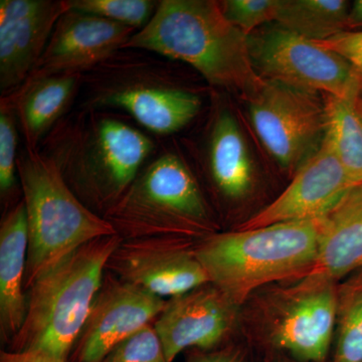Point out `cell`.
I'll use <instances>...</instances> for the list:
<instances>
[{
	"instance_id": "30",
	"label": "cell",
	"mask_w": 362,
	"mask_h": 362,
	"mask_svg": "<svg viewBox=\"0 0 362 362\" xmlns=\"http://www.w3.org/2000/svg\"><path fill=\"white\" fill-rule=\"evenodd\" d=\"M190 362H243L239 352L233 350L213 352V354H202L192 359Z\"/></svg>"
},
{
	"instance_id": "26",
	"label": "cell",
	"mask_w": 362,
	"mask_h": 362,
	"mask_svg": "<svg viewBox=\"0 0 362 362\" xmlns=\"http://www.w3.org/2000/svg\"><path fill=\"white\" fill-rule=\"evenodd\" d=\"M103 362H168L154 325L149 324L119 343Z\"/></svg>"
},
{
	"instance_id": "20",
	"label": "cell",
	"mask_w": 362,
	"mask_h": 362,
	"mask_svg": "<svg viewBox=\"0 0 362 362\" xmlns=\"http://www.w3.org/2000/svg\"><path fill=\"white\" fill-rule=\"evenodd\" d=\"M206 164L216 189L230 199L246 197L252 185V166L237 119L220 109L209 124Z\"/></svg>"
},
{
	"instance_id": "28",
	"label": "cell",
	"mask_w": 362,
	"mask_h": 362,
	"mask_svg": "<svg viewBox=\"0 0 362 362\" xmlns=\"http://www.w3.org/2000/svg\"><path fill=\"white\" fill-rule=\"evenodd\" d=\"M313 42L319 47L342 57L362 78V30L343 32L330 39Z\"/></svg>"
},
{
	"instance_id": "22",
	"label": "cell",
	"mask_w": 362,
	"mask_h": 362,
	"mask_svg": "<svg viewBox=\"0 0 362 362\" xmlns=\"http://www.w3.org/2000/svg\"><path fill=\"white\" fill-rule=\"evenodd\" d=\"M359 93V92H358ZM358 95V94H357ZM323 95L327 128L325 139L354 182H362V118L356 97Z\"/></svg>"
},
{
	"instance_id": "14",
	"label": "cell",
	"mask_w": 362,
	"mask_h": 362,
	"mask_svg": "<svg viewBox=\"0 0 362 362\" xmlns=\"http://www.w3.org/2000/svg\"><path fill=\"white\" fill-rule=\"evenodd\" d=\"M356 185L324 137L320 148L298 169L289 187L238 230L322 218Z\"/></svg>"
},
{
	"instance_id": "23",
	"label": "cell",
	"mask_w": 362,
	"mask_h": 362,
	"mask_svg": "<svg viewBox=\"0 0 362 362\" xmlns=\"http://www.w3.org/2000/svg\"><path fill=\"white\" fill-rule=\"evenodd\" d=\"M337 320L334 362H362V282L338 293Z\"/></svg>"
},
{
	"instance_id": "8",
	"label": "cell",
	"mask_w": 362,
	"mask_h": 362,
	"mask_svg": "<svg viewBox=\"0 0 362 362\" xmlns=\"http://www.w3.org/2000/svg\"><path fill=\"white\" fill-rule=\"evenodd\" d=\"M247 37L252 66L264 80L341 99L361 89L362 78L354 66L313 40L280 25Z\"/></svg>"
},
{
	"instance_id": "18",
	"label": "cell",
	"mask_w": 362,
	"mask_h": 362,
	"mask_svg": "<svg viewBox=\"0 0 362 362\" xmlns=\"http://www.w3.org/2000/svg\"><path fill=\"white\" fill-rule=\"evenodd\" d=\"M361 268L362 182L350 188L322 216L318 255L305 277L335 282Z\"/></svg>"
},
{
	"instance_id": "10",
	"label": "cell",
	"mask_w": 362,
	"mask_h": 362,
	"mask_svg": "<svg viewBox=\"0 0 362 362\" xmlns=\"http://www.w3.org/2000/svg\"><path fill=\"white\" fill-rule=\"evenodd\" d=\"M107 268L115 272L121 280L163 299L211 283L195 247L183 238L122 239Z\"/></svg>"
},
{
	"instance_id": "16",
	"label": "cell",
	"mask_w": 362,
	"mask_h": 362,
	"mask_svg": "<svg viewBox=\"0 0 362 362\" xmlns=\"http://www.w3.org/2000/svg\"><path fill=\"white\" fill-rule=\"evenodd\" d=\"M136 32L130 26L71 8L59 18L33 73L85 75L123 49Z\"/></svg>"
},
{
	"instance_id": "17",
	"label": "cell",
	"mask_w": 362,
	"mask_h": 362,
	"mask_svg": "<svg viewBox=\"0 0 362 362\" xmlns=\"http://www.w3.org/2000/svg\"><path fill=\"white\" fill-rule=\"evenodd\" d=\"M84 74H30L16 90L7 93L25 139V149L39 150L49 133L66 115L82 89Z\"/></svg>"
},
{
	"instance_id": "27",
	"label": "cell",
	"mask_w": 362,
	"mask_h": 362,
	"mask_svg": "<svg viewBox=\"0 0 362 362\" xmlns=\"http://www.w3.org/2000/svg\"><path fill=\"white\" fill-rule=\"evenodd\" d=\"M220 6L226 20L249 35L276 21L279 0H223Z\"/></svg>"
},
{
	"instance_id": "1",
	"label": "cell",
	"mask_w": 362,
	"mask_h": 362,
	"mask_svg": "<svg viewBox=\"0 0 362 362\" xmlns=\"http://www.w3.org/2000/svg\"><path fill=\"white\" fill-rule=\"evenodd\" d=\"M123 49H140L187 64L211 87L250 99L263 78L252 66L249 37L226 20L220 1L161 0L147 25Z\"/></svg>"
},
{
	"instance_id": "5",
	"label": "cell",
	"mask_w": 362,
	"mask_h": 362,
	"mask_svg": "<svg viewBox=\"0 0 362 362\" xmlns=\"http://www.w3.org/2000/svg\"><path fill=\"white\" fill-rule=\"evenodd\" d=\"M18 175L28 223V291L78 247L117 232L104 216L78 199L54 162L40 149H25L18 157Z\"/></svg>"
},
{
	"instance_id": "19",
	"label": "cell",
	"mask_w": 362,
	"mask_h": 362,
	"mask_svg": "<svg viewBox=\"0 0 362 362\" xmlns=\"http://www.w3.org/2000/svg\"><path fill=\"white\" fill-rule=\"evenodd\" d=\"M28 223L23 199L6 214L0 225V332L13 341L25 322Z\"/></svg>"
},
{
	"instance_id": "9",
	"label": "cell",
	"mask_w": 362,
	"mask_h": 362,
	"mask_svg": "<svg viewBox=\"0 0 362 362\" xmlns=\"http://www.w3.org/2000/svg\"><path fill=\"white\" fill-rule=\"evenodd\" d=\"M247 101L257 134L283 168L297 171L320 148L327 128L323 95L265 80Z\"/></svg>"
},
{
	"instance_id": "25",
	"label": "cell",
	"mask_w": 362,
	"mask_h": 362,
	"mask_svg": "<svg viewBox=\"0 0 362 362\" xmlns=\"http://www.w3.org/2000/svg\"><path fill=\"white\" fill-rule=\"evenodd\" d=\"M18 118L8 98H0V192L6 197L16 185L18 175Z\"/></svg>"
},
{
	"instance_id": "29",
	"label": "cell",
	"mask_w": 362,
	"mask_h": 362,
	"mask_svg": "<svg viewBox=\"0 0 362 362\" xmlns=\"http://www.w3.org/2000/svg\"><path fill=\"white\" fill-rule=\"evenodd\" d=\"M0 362H68L45 356L39 352L30 351H4L0 356Z\"/></svg>"
},
{
	"instance_id": "32",
	"label": "cell",
	"mask_w": 362,
	"mask_h": 362,
	"mask_svg": "<svg viewBox=\"0 0 362 362\" xmlns=\"http://www.w3.org/2000/svg\"><path fill=\"white\" fill-rule=\"evenodd\" d=\"M356 105L357 108H358L359 113H361V116L362 118V89L361 92H359L358 96L356 98Z\"/></svg>"
},
{
	"instance_id": "15",
	"label": "cell",
	"mask_w": 362,
	"mask_h": 362,
	"mask_svg": "<svg viewBox=\"0 0 362 362\" xmlns=\"http://www.w3.org/2000/svg\"><path fill=\"white\" fill-rule=\"evenodd\" d=\"M235 304L213 284L166 300L154 329L168 362L189 347L213 349L232 328Z\"/></svg>"
},
{
	"instance_id": "24",
	"label": "cell",
	"mask_w": 362,
	"mask_h": 362,
	"mask_svg": "<svg viewBox=\"0 0 362 362\" xmlns=\"http://www.w3.org/2000/svg\"><path fill=\"white\" fill-rule=\"evenodd\" d=\"M74 11L92 14L105 20L139 30L147 25L158 1L152 0H69Z\"/></svg>"
},
{
	"instance_id": "31",
	"label": "cell",
	"mask_w": 362,
	"mask_h": 362,
	"mask_svg": "<svg viewBox=\"0 0 362 362\" xmlns=\"http://www.w3.org/2000/svg\"><path fill=\"white\" fill-rule=\"evenodd\" d=\"M352 30H362V0H357L350 7L347 32Z\"/></svg>"
},
{
	"instance_id": "13",
	"label": "cell",
	"mask_w": 362,
	"mask_h": 362,
	"mask_svg": "<svg viewBox=\"0 0 362 362\" xmlns=\"http://www.w3.org/2000/svg\"><path fill=\"white\" fill-rule=\"evenodd\" d=\"M287 292L272 324V338L302 361L321 362L329 350L338 314L332 281L304 277Z\"/></svg>"
},
{
	"instance_id": "11",
	"label": "cell",
	"mask_w": 362,
	"mask_h": 362,
	"mask_svg": "<svg viewBox=\"0 0 362 362\" xmlns=\"http://www.w3.org/2000/svg\"><path fill=\"white\" fill-rule=\"evenodd\" d=\"M165 304V299L138 286L104 278L71 350V362H103L119 343L156 320Z\"/></svg>"
},
{
	"instance_id": "4",
	"label": "cell",
	"mask_w": 362,
	"mask_h": 362,
	"mask_svg": "<svg viewBox=\"0 0 362 362\" xmlns=\"http://www.w3.org/2000/svg\"><path fill=\"white\" fill-rule=\"evenodd\" d=\"M121 240L117 233L88 243L30 286L25 322L11 351L69 361Z\"/></svg>"
},
{
	"instance_id": "6",
	"label": "cell",
	"mask_w": 362,
	"mask_h": 362,
	"mask_svg": "<svg viewBox=\"0 0 362 362\" xmlns=\"http://www.w3.org/2000/svg\"><path fill=\"white\" fill-rule=\"evenodd\" d=\"M154 54L121 49L86 73L81 108L119 109L153 134H175L202 110L197 93L178 85Z\"/></svg>"
},
{
	"instance_id": "3",
	"label": "cell",
	"mask_w": 362,
	"mask_h": 362,
	"mask_svg": "<svg viewBox=\"0 0 362 362\" xmlns=\"http://www.w3.org/2000/svg\"><path fill=\"white\" fill-rule=\"evenodd\" d=\"M322 218L216 233L195 247L211 284L235 306L252 292L285 279H302L315 264Z\"/></svg>"
},
{
	"instance_id": "21",
	"label": "cell",
	"mask_w": 362,
	"mask_h": 362,
	"mask_svg": "<svg viewBox=\"0 0 362 362\" xmlns=\"http://www.w3.org/2000/svg\"><path fill=\"white\" fill-rule=\"evenodd\" d=\"M349 11L344 0H279L275 21L305 39L320 42L347 32Z\"/></svg>"
},
{
	"instance_id": "12",
	"label": "cell",
	"mask_w": 362,
	"mask_h": 362,
	"mask_svg": "<svg viewBox=\"0 0 362 362\" xmlns=\"http://www.w3.org/2000/svg\"><path fill=\"white\" fill-rule=\"evenodd\" d=\"M69 0L0 1V90L6 95L30 77Z\"/></svg>"
},
{
	"instance_id": "7",
	"label": "cell",
	"mask_w": 362,
	"mask_h": 362,
	"mask_svg": "<svg viewBox=\"0 0 362 362\" xmlns=\"http://www.w3.org/2000/svg\"><path fill=\"white\" fill-rule=\"evenodd\" d=\"M104 218L120 237L197 235L211 226L207 204L187 161L173 150L154 152Z\"/></svg>"
},
{
	"instance_id": "2",
	"label": "cell",
	"mask_w": 362,
	"mask_h": 362,
	"mask_svg": "<svg viewBox=\"0 0 362 362\" xmlns=\"http://www.w3.org/2000/svg\"><path fill=\"white\" fill-rule=\"evenodd\" d=\"M42 146L71 189L105 209V214L156 149L153 140L134 126L105 110L81 107L54 126Z\"/></svg>"
}]
</instances>
